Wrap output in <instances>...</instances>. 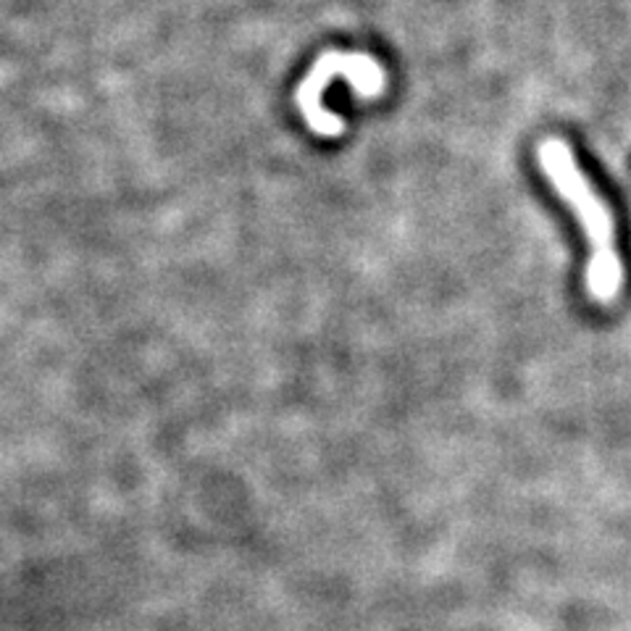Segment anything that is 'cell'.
<instances>
[{
  "label": "cell",
  "instance_id": "1",
  "mask_svg": "<svg viewBox=\"0 0 631 631\" xmlns=\"http://www.w3.org/2000/svg\"><path fill=\"white\" fill-rule=\"evenodd\" d=\"M537 161L563 203L573 211L579 227L584 229L587 246H590V261L584 271L587 296L600 306L615 303L623 290V263L619 242H615L613 211L587 182L569 142L558 138L542 140L537 148Z\"/></svg>",
  "mask_w": 631,
  "mask_h": 631
},
{
  "label": "cell",
  "instance_id": "2",
  "mask_svg": "<svg viewBox=\"0 0 631 631\" xmlns=\"http://www.w3.org/2000/svg\"><path fill=\"white\" fill-rule=\"evenodd\" d=\"M334 77H345L350 88L355 90V96L361 98H379L387 88L384 69L371 56L337 53V50H329V53L321 56L298 90V109L306 117L308 129L321 134V138H340L345 132V121L321 106V92H324Z\"/></svg>",
  "mask_w": 631,
  "mask_h": 631
}]
</instances>
